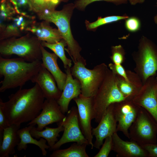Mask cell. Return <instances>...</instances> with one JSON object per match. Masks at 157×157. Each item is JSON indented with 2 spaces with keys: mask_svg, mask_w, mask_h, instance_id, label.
I'll use <instances>...</instances> for the list:
<instances>
[{
  "mask_svg": "<svg viewBox=\"0 0 157 157\" xmlns=\"http://www.w3.org/2000/svg\"><path fill=\"white\" fill-rule=\"evenodd\" d=\"M118 75L108 69L104 78L93 97L95 121L99 123L111 104L126 100L118 86Z\"/></svg>",
  "mask_w": 157,
  "mask_h": 157,
  "instance_id": "cell-5",
  "label": "cell"
},
{
  "mask_svg": "<svg viewBox=\"0 0 157 157\" xmlns=\"http://www.w3.org/2000/svg\"><path fill=\"white\" fill-rule=\"evenodd\" d=\"M31 81L38 85L45 99L57 101L60 97L62 91L56 86V81L53 76L42 66Z\"/></svg>",
  "mask_w": 157,
  "mask_h": 157,
  "instance_id": "cell-18",
  "label": "cell"
},
{
  "mask_svg": "<svg viewBox=\"0 0 157 157\" xmlns=\"http://www.w3.org/2000/svg\"><path fill=\"white\" fill-rule=\"evenodd\" d=\"M100 1L111 2L117 5L125 4L128 1V0H78L76 1L74 6L78 9L83 10L91 3Z\"/></svg>",
  "mask_w": 157,
  "mask_h": 157,
  "instance_id": "cell-32",
  "label": "cell"
},
{
  "mask_svg": "<svg viewBox=\"0 0 157 157\" xmlns=\"http://www.w3.org/2000/svg\"><path fill=\"white\" fill-rule=\"evenodd\" d=\"M125 55L124 50L121 45L112 47V55L111 58L113 63L121 64L124 61Z\"/></svg>",
  "mask_w": 157,
  "mask_h": 157,
  "instance_id": "cell-30",
  "label": "cell"
},
{
  "mask_svg": "<svg viewBox=\"0 0 157 157\" xmlns=\"http://www.w3.org/2000/svg\"><path fill=\"white\" fill-rule=\"evenodd\" d=\"M140 107L132 100L127 99L114 104V112L117 122V132H121L129 139V129L137 116Z\"/></svg>",
  "mask_w": 157,
  "mask_h": 157,
  "instance_id": "cell-11",
  "label": "cell"
},
{
  "mask_svg": "<svg viewBox=\"0 0 157 157\" xmlns=\"http://www.w3.org/2000/svg\"><path fill=\"white\" fill-rule=\"evenodd\" d=\"M20 126L21 124H13L4 129L0 143V157H8L15 153V148L20 141L17 131Z\"/></svg>",
  "mask_w": 157,
  "mask_h": 157,
  "instance_id": "cell-21",
  "label": "cell"
},
{
  "mask_svg": "<svg viewBox=\"0 0 157 157\" xmlns=\"http://www.w3.org/2000/svg\"><path fill=\"white\" fill-rule=\"evenodd\" d=\"M114 104L108 106L98 126L92 129V135L96 138L94 147L97 149H100L103 143L104 140L106 137L112 136L117 132V122L114 112Z\"/></svg>",
  "mask_w": 157,
  "mask_h": 157,
  "instance_id": "cell-14",
  "label": "cell"
},
{
  "mask_svg": "<svg viewBox=\"0 0 157 157\" xmlns=\"http://www.w3.org/2000/svg\"><path fill=\"white\" fill-rule=\"evenodd\" d=\"M45 97L37 83L29 89L21 88L3 102V109L10 125L30 122L40 113Z\"/></svg>",
  "mask_w": 157,
  "mask_h": 157,
  "instance_id": "cell-1",
  "label": "cell"
},
{
  "mask_svg": "<svg viewBox=\"0 0 157 157\" xmlns=\"http://www.w3.org/2000/svg\"><path fill=\"white\" fill-rule=\"evenodd\" d=\"M154 20L155 23L157 25V15H156L154 16Z\"/></svg>",
  "mask_w": 157,
  "mask_h": 157,
  "instance_id": "cell-38",
  "label": "cell"
},
{
  "mask_svg": "<svg viewBox=\"0 0 157 157\" xmlns=\"http://www.w3.org/2000/svg\"><path fill=\"white\" fill-rule=\"evenodd\" d=\"M41 45L44 47H47L50 49L60 58L65 69L67 67L70 68L72 65V60L67 58L65 56V47L67 46V44L64 39L53 44L42 41Z\"/></svg>",
  "mask_w": 157,
  "mask_h": 157,
  "instance_id": "cell-26",
  "label": "cell"
},
{
  "mask_svg": "<svg viewBox=\"0 0 157 157\" xmlns=\"http://www.w3.org/2000/svg\"><path fill=\"white\" fill-rule=\"evenodd\" d=\"M35 17L31 15L17 14L6 24L0 31V41L7 39L21 36L27 28L35 21Z\"/></svg>",
  "mask_w": 157,
  "mask_h": 157,
  "instance_id": "cell-15",
  "label": "cell"
},
{
  "mask_svg": "<svg viewBox=\"0 0 157 157\" xmlns=\"http://www.w3.org/2000/svg\"><path fill=\"white\" fill-rule=\"evenodd\" d=\"M41 60L28 62L21 58H8L0 56V92L22 87L31 81L42 67Z\"/></svg>",
  "mask_w": 157,
  "mask_h": 157,
  "instance_id": "cell-2",
  "label": "cell"
},
{
  "mask_svg": "<svg viewBox=\"0 0 157 157\" xmlns=\"http://www.w3.org/2000/svg\"><path fill=\"white\" fill-rule=\"evenodd\" d=\"M147 153L148 157H157V144H150L142 146Z\"/></svg>",
  "mask_w": 157,
  "mask_h": 157,
  "instance_id": "cell-36",
  "label": "cell"
},
{
  "mask_svg": "<svg viewBox=\"0 0 157 157\" xmlns=\"http://www.w3.org/2000/svg\"><path fill=\"white\" fill-rule=\"evenodd\" d=\"M156 80L157 83V77L155 78Z\"/></svg>",
  "mask_w": 157,
  "mask_h": 157,
  "instance_id": "cell-40",
  "label": "cell"
},
{
  "mask_svg": "<svg viewBox=\"0 0 157 157\" xmlns=\"http://www.w3.org/2000/svg\"><path fill=\"white\" fill-rule=\"evenodd\" d=\"M104 143L99 152L94 157H107L112 149V137L109 136L105 139Z\"/></svg>",
  "mask_w": 157,
  "mask_h": 157,
  "instance_id": "cell-31",
  "label": "cell"
},
{
  "mask_svg": "<svg viewBox=\"0 0 157 157\" xmlns=\"http://www.w3.org/2000/svg\"><path fill=\"white\" fill-rule=\"evenodd\" d=\"M157 83L155 76L150 77L132 100L136 105L146 110L157 122Z\"/></svg>",
  "mask_w": 157,
  "mask_h": 157,
  "instance_id": "cell-12",
  "label": "cell"
},
{
  "mask_svg": "<svg viewBox=\"0 0 157 157\" xmlns=\"http://www.w3.org/2000/svg\"><path fill=\"white\" fill-rule=\"evenodd\" d=\"M128 17V16L126 15L122 16L113 15L103 18L99 17L97 20L92 23H90L88 21L86 20L85 23L86 27L88 29H93L101 26L107 24L123 19L125 20Z\"/></svg>",
  "mask_w": 157,
  "mask_h": 157,
  "instance_id": "cell-28",
  "label": "cell"
},
{
  "mask_svg": "<svg viewBox=\"0 0 157 157\" xmlns=\"http://www.w3.org/2000/svg\"><path fill=\"white\" fill-rule=\"evenodd\" d=\"M131 5H135L138 3H143L145 0H128Z\"/></svg>",
  "mask_w": 157,
  "mask_h": 157,
  "instance_id": "cell-37",
  "label": "cell"
},
{
  "mask_svg": "<svg viewBox=\"0 0 157 157\" xmlns=\"http://www.w3.org/2000/svg\"></svg>",
  "mask_w": 157,
  "mask_h": 157,
  "instance_id": "cell-41",
  "label": "cell"
},
{
  "mask_svg": "<svg viewBox=\"0 0 157 157\" xmlns=\"http://www.w3.org/2000/svg\"><path fill=\"white\" fill-rule=\"evenodd\" d=\"M74 64L71 72L80 82L81 94L85 97H93L106 74L108 69L107 65L103 63L90 69L85 67V63L77 61Z\"/></svg>",
  "mask_w": 157,
  "mask_h": 157,
  "instance_id": "cell-6",
  "label": "cell"
},
{
  "mask_svg": "<svg viewBox=\"0 0 157 157\" xmlns=\"http://www.w3.org/2000/svg\"><path fill=\"white\" fill-rule=\"evenodd\" d=\"M137 74L144 84L157 72V47L144 36L140 39L138 50L134 55Z\"/></svg>",
  "mask_w": 157,
  "mask_h": 157,
  "instance_id": "cell-7",
  "label": "cell"
},
{
  "mask_svg": "<svg viewBox=\"0 0 157 157\" xmlns=\"http://www.w3.org/2000/svg\"><path fill=\"white\" fill-rule=\"evenodd\" d=\"M17 14L14 8L6 0H2L0 8V31L3 28L6 24Z\"/></svg>",
  "mask_w": 157,
  "mask_h": 157,
  "instance_id": "cell-27",
  "label": "cell"
},
{
  "mask_svg": "<svg viewBox=\"0 0 157 157\" xmlns=\"http://www.w3.org/2000/svg\"><path fill=\"white\" fill-rule=\"evenodd\" d=\"M14 6L17 14L23 15H32L31 12L35 11L33 6L31 0H10Z\"/></svg>",
  "mask_w": 157,
  "mask_h": 157,
  "instance_id": "cell-29",
  "label": "cell"
},
{
  "mask_svg": "<svg viewBox=\"0 0 157 157\" xmlns=\"http://www.w3.org/2000/svg\"><path fill=\"white\" fill-rule=\"evenodd\" d=\"M32 126L28 125L18 130L17 134L20 139V141L17 146V149L19 151L26 150L28 144H33L38 147L42 151V155L46 156L47 153L46 149H49L50 147L46 144L47 141L45 139L42 138L38 141L33 138L30 132Z\"/></svg>",
  "mask_w": 157,
  "mask_h": 157,
  "instance_id": "cell-23",
  "label": "cell"
},
{
  "mask_svg": "<svg viewBox=\"0 0 157 157\" xmlns=\"http://www.w3.org/2000/svg\"><path fill=\"white\" fill-rule=\"evenodd\" d=\"M87 144L74 142L67 148L54 151L50 157H89L86 152Z\"/></svg>",
  "mask_w": 157,
  "mask_h": 157,
  "instance_id": "cell-25",
  "label": "cell"
},
{
  "mask_svg": "<svg viewBox=\"0 0 157 157\" xmlns=\"http://www.w3.org/2000/svg\"><path fill=\"white\" fill-rule=\"evenodd\" d=\"M112 150L117 157H148V155L140 145L134 141H124L117 132L112 136Z\"/></svg>",
  "mask_w": 157,
  "mask_h": 157,
  "instance_id": "cell-17",
  "label": "cell"
},
{
  "mask_svg": "<svg viewBox=\"0 0 157 157\" xmlns=\"http://www.w3.org/2000/svg\"><path fill=\"white\" fill-rule=\"evenodd\" d=\"M41 42L35 36L29 34L3 40L0 42V56L15 55L30 62L41 60Z\"/></svg>",
  "mask_w": 157,
  "mask_h": 157,
  "instance_id": "cell-4",
  "label": "cell"
},
{
  "mask_svg": "<svg viewBox=\"0 0 157 157\" xmlns=\"http://www.w3.org/2000/svg\"><path fill=\"white\" fill-rule=\"evenodd\" d=\"M129 81H126L121 76L118 75V86L121 93L126 99L132 100L138 93L143 83L138 75L126 72Z\"/></svg>",
  "mask_w": 157,
  "mask_h": 157,
  "instance_id": "cell-22",
  "label": "cell"
},
{
  "mask_svg": "<svg viewBox=\"0 0 157 157\" xmlns=\"http://www.w3.org/2000/svg\"><path fill=\"white\" fill-rule=\"evenodd\" d=\"M3 101L0 98V143L1 142L4 129L8 127L9 124L5 113L3 106Z\"/></svg>",
  "mask_w": 157,
  "mask_h": 157,
  "instance_id": "cell-34",
  "label": "cell"
},
{
  "mask_svg": "<svg viewBox=\"0 0 157 157\" xmlns=\"http://www.w3.org/2000/svg\"><path fill=\"white\" fill-rule=\"evenodd\" d=\"M125 27L128 31L135 32L138 31L141 27V23L137 17L132 16L125 19Z\"/></svg>",
  "mask_w": 157,
  "mask_h": 157,
  "instance_id": "cell-33",
  "label": "cell"
},
{
  "mask_svg": "<svg viewBox=\"0 0 157 157\" xmlns=\"http://www.w3.org/2000/svg\"><path fill=\"white\" fill-rule=\"evenodd\" d=\"M65 116L61 111L56 100L46 99L40 113L27 125H37L36 129L41 131L49 124L60 123Z\"/></svg>",
  "mask_w": 157,
  "mask_h": 157,
  "instance_id": "cell-13",
  "label": "cell"
},
{
  "mask_svg": "<svg viewBox=\"0 0 157 157\" xmlns=\"http://www.w3.org/2000/svg\"><path fill=\"white\" fill-rule=\"evenodd\" d=\"M129 139L142 147L156 144L157 122L144 108L140 107L137 116L129 129Z\"/></svg>",
  "mask_w": 157,
  "mask_h": 157,
  "instance_id": "cell-8",
  "label": "cell"
},
{
  "mask_svg": "<svg viewBox=\"0 0 157 157\" xmlns=\"http://www.w3.org/2000/svg\"><path fill=\"white\" fill-rule=\"evenodd\" d=\"M58 127L52 128L46 126L44 130H37L35 126H33L30 131L31 136L37 139L40 138L45 139L50 147L53 146L58 141V138L59 133L63 131L64 128L61 124H58Z\"/></svg>",
  "mask_w": 157,
  "mask_h": 157,
  "instance_id": "cell-24",
  "label": "cell"
},
{
  "mask_svg": "<svg viewBox=\"0 0 157 157\" xmlns=\"http://www.w3.org/2000/svg\"><path fill=\"white\" fill-rule=\"evenodd\" d=\"M108 67L113 73L121 76L126 81H129L126 71L121 64L110 63L108 65Z\"/></svg>",
  "mask_w": 157,
  "mask_h": 157,
  "instance_id": "cell-35",
  "label": "cell"
},
{
  "mask_svg": "<svg viewBox=\"0 0 157 157\" xmlns=\"http://www.w3.org/2000/svg\"><path fill=\"white\" fill-rule=\"evenodd\" d=\"M74 8V5L70 4L61 10L46 9L36 13L40 19L53 23L57 26L67 43V48L65 50L74 63L77 61L85 62L80 53L81 48L73 37L70 27V19Z\"/></svg>",
  "mask_w": 157,
  "mask_h": 157,
  "instance_id": "cell-3",
  "label": "cell"
},
{
  "mask_svg": "<svg viewBox=\"0 0 157 157\" xmlns=\"http://www.w3.org/2000/svg\"><path fill=\"white\" fill-rule=\"evenodd\" d=\"M63 120L57 124H61L64 128L63 135L60 139L52 147L49 151L59 149L63 144L68 142H75L89 145V142L83 134L78 121L77 108L72 107L67 113Z\"/></svg>",
  "mask_w": 157,
  "mask_h": 157,
  "instance_id": "cell-9",
  "label": "cell"
},
{
  "mask_svg": "<svg viewBox=\"0 0 157 157\" xmlns=\"http://www.w3.org/2000/svg\"><path fill=\"white\" fill-rule=\"evenodd\" d=\"M42 65L53 76L58 89L62 91L65 83L67 75L59 68L57 63L58 56L54 53L47 51L42 45Z\"/></svg>",
  "mask_w": 157,
  "mask_h": 157,
  "instance_id": "cell-20",
  "label": "cell"
},
{
  "mask_svg": "<svg viewBox=\"0 0 157 157\" xmlns=\"http://www.w3.org/2000/svg\"><path fill=\"white\" fill-rule=\"evenodd\" d=\"M49 23L44 20L40 22L35 21L27 28L26 31L31 32L40 40L49 43H55L63 39L59 30L50 26Z\"/></svg>",
  "mask_w": 157,
  "mask_h": 157,
  "instance_id": "cell-19",
  "label": "cell"
},
{
  "mask_svg": "<svg viewBox=\"0 0 157 157\" xmlns=\"http://www.w3.org/2000/svg\"><path fill=\"white\" fill-rule=\"evenodd\" d=\"M73 99L77 106L80 128L83 134L88 141L91 149H93L94 144L92 142V128L91 125V120L94 119L93 97H85L81 94L78 97Z\"/></svg>",
  "mask_w": 157,
  "mask_h": 157,
  "instance_id": "cell-10",
  "label": "cell"
},
{
  "mask_svg": "<svg viewBox=\"0 0 157 157\" xmlns=\"http://www.w3.org/2000/svg\"><path fill=\"white\" fill-rule=\"evenodd\" d=\"M66 79L61 94L57 100L60 110L64 114L68 111L70 101L77 98L81 93V86L79 81L72 77L70 68L65 69Z\"/></svg>",
  "mask_w": 157,
  "mask_h": 157,
  "instance_id": "cell-16",
  "label": "cell"
},
{
  "mask_svg": "<svg viewBox=\"0 0 157 157\" xmlns=\"http://www.w3.org/2000/svg\"><path fill=\"white\" fill-rule=\"evenodd\" d=\"M156 100L157 101V87L156 88Z\"/></svg>",
  "mask_w": 157,
  "mask_h": 157,
  "instance_id": "cell-39",
  "label": "cell"
}]
</instances>
